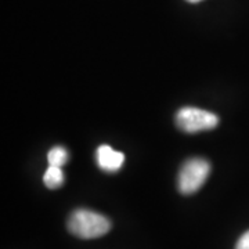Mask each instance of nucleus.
Wrapping results in <instances>:
<instances>
[{
	"mask_svg": "<svg viewBox=\"0 0 249 249\" xmlns=\"http://www.w3.org/2000/svg\"><path fill=\"white\" fill-rule=\"evenodd\" d=\"M68 230L78 238L93 240L106 235L111 230V222L97 212L76 209L68 219Z\"/></svg>",
	"mask_w": 249,
	"mask_h": 249,
	"instance_id": "obj_1",
	"label": "nucleus"
},
{
	"mask_svg": "<svg viewBox=\"0 0 249 249\" xmlns=\"http://www.w3.org/2000/svg\"><path fill=\"white\" fill-rule=\"evenodd\" d=\"M209 172H211V165L206 160H202V158L188 160L181 166L180 173H178V191L186 196L196 193L204 186V183L209 176Z\"/></svg>",
	"mask_w": 249,
	"mask_h": 249,
	"instance_id": "obj_2",
	"label": "nucleus"
},
{
	"mask_svg": "<svg viewBox=\"0 0 249 249\" xmlns=\"http://www.w3.org/2000/svg\"><path fill=\"white\" fill-rule=\"evenodd\" d=\"M219 124V118L209 111L196 107L181 108L176 114V124L178 129L187 133H196L202 130H211Z\"/></svg>",
	"mask_w": 249,
	"mask_h": 249,
	"instance_id": "obj_3",
	"label": "nucleus"
},
{
	"mask_svg": "<svg viewBox=\"0 0 249 249\" xmlns=\"http://www.w3.org/2000/svg\"><path fill=\"white\" fill-rule=\"evenodd\" d=\"M98 168L104 172H118L124 162V155L109 145H100L96 151Z\"/></svg>",
	"mask_w": 249,
	"mask_h": 249,
	"instance_id": "obj_4",
	"label": "nucleus"
},
{
	"mask_svg": "<svg viewBox=\"0 0 249 249\" xmlns=\"http://www.w3.org/2000/svg\"><path fill=\"white\" fill-rule=\"evenodd\" d=\"M43 181H45V186L47 188H52V190H55V188L61 187L62 183H64V172H62V168L49 166L47 170L45 172Z\"/></svg>",
	"mask_w": 249,
	"mask_h": 249,
	"instance_id": "obj_5",
	"label": "nucleus"
},
{
	"mask_svg": "<svg viewBox=\"0 0 249 249\" xmlns=\"http://www.w3.org/2000/svg\"><path fill=\"white\" fill-rule=\"evenodd\" d=\"M70 158L68 151L64 147H54L52 148L49 154H47V160H49V166H57V168H62L67 160Z\"/></svg>",
	"mask_w": 249,
	"mask_h": 249,
	"instance_id": "obj_6",
	"label": "nucleus"
},
{
	"mask_svg": "<svg viewBox=\"0 0 249 249\" xmlns=\"http://www.w3.org/2000/svg\"><path fill=\"white\" fill-rule=\"evenodd\" d=\"M235 249H249V231L241 235V238L235 245Z\"/></svg>",
	"mask_w": 249,
	"mask_h": 249,
	"instance_id": "obj_7",
	"label": "nucleus"
},
{
	"mask_svg": "<svg viewBox=\"0 0 249 249\" xmlns=\"http://www.w3.org/2000/svg\"><path fill=\"white\" fill-rule=\"evenodd\" d=\"M187 1H190V3H198V1H201V0H187Z\"/></svg>",
	"mask_w": 249,
	"mask_h": 249,
	"instance_id": "obj_8",
	"label": "nucleus"
}]
</instances>
